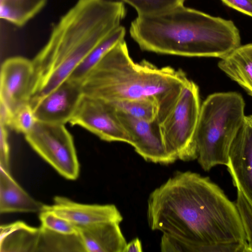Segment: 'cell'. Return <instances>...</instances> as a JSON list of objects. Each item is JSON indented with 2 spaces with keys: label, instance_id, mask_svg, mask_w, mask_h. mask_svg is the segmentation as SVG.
Instances as JSON below:
<instances>
[{
  "label": "cell",
  "instance_id": "cell-1",
  "mask_svg": "<svg viewBox=\"0 0 252 252\" xmlns=\"http://www.w3.org/2000/svg\"><path fill=\"white\" fill-rule=\"evenodd\" d=\"M152 230L174 239V252H246L247 242L235 203L208 177L178 172L148 199Z\"/></svg>",
  "mask_w": 252,
  "mask_h": 252
},
{
  "label": "cell",
  "instance_id": "cell-2",
  "mask_svg": "<svg viewBox=\"0 0 252 252\" xmlns=\"http://www.w3.org/2000/svg\"><path fill=\"white\" fill-rule=\"evenodd\" d=\"M123 2L77 0L53 27L48 40L32 60L31 99L42 97L67 79L90 52L120 26Z\"/></svg>",
  "mask_w": 252,
  "mask_h": 252
},
{
  "label": "cell",
  "instance_id": "cell-3",
  "mask_svg": "<svg viewBox=\"0 0 252 252\" xmlns=\"http://www.w3.org/2000/svg\"><path fill=\"white\" fill-rule=\"evenodd\" d=\"M129 33L141 49L158 54L222 59L240 46L234 23L184 5L138 15Z\"/></svg>",
  "mask_w": 252,
  "mask_h": 252
},
{
  "label": "cell",
  "instance_id": "cell-4",
  "mask_svg": "<svg viewBox=\"0 0 252 252\" xmlns=\"http://www.w3.org/2000/svg\"><path fill=\"white\" fill-rule=\"evenodd\" d=\"M181 69L158 68L148 61L135 63L125 39L110 49L81 82L83 94L107 102L152 98L160 123L190 82Z\"/></svg>",
  "mask_w": 252,
  "mask_h": 252
},
{
  "label": "cell",
  "instance_id": "cell-5",
  "mask_svg": "<svg viewBox=\"0 0 252 252\" xmlns=\"http://www.w3.org/2000/svg\"><path fill=\"white\" fill-rule=\"evenodd\" d=\"M245 101L236 92L216 93L201 105L195 133L197 158L205 171L226 166L230 149L244 121Z\"/></svg>",
  "mask_w": 252,
  "mask_h": 252
},
{
  "label": "cell",
  "instance_id": "cell-6",
  "mask_svg": "<svg viewBox=\"0 0 252 252\" xmlns=\"http://www.w3.org/2000/svg\"><path fill=\"white\" fill-rule=\"evenodd\" d=\"M200 108L198 87L190 81L159 124L166 150L177 160L189 161L197 158L195 133Z\"/></svg>",
  "mask_w": 252,
  "mask_h": 252
},
{
  "label": "cell",
  "instance_id": "cell-7",
  "mask_svg": "<svg viewBox=\"0 0 252 252\" xmlns=\"http://www.w3.org/2000/svg\"><path fill=\"white\" fill-rule=\"evenodd\" d=\"M32 148L60 174L75 180L79 173V164L70 133L64 125L37 121L25 135Z\"/></svg>",
  "mask_w": 252,
  "mask_h": 252
},
{
  "label": "cell",
  "instance_id": "cell-8",
  "mask_svg": "<svg viewBox=\"0 0 252 252\" xmlns=\"http://www.w3.org/2000/svg\"><path fill=\"white\" fill-rule=\"evenodd\" d=\"M34 77L32 61L18 56L3 62L0 70V118L5 123L16 108L30 102Z\"/></svg>",
  "mask_w": 252,
  "mask_h": 252
},
{
  "label": "cell",
  "instance_id": "cell-9",
  "mask_svg": "<svg viewBox=\"0 0 252 252\" xmlns=\"http://www.w3.org/2000/svg\"><path fill=\"white\" fill-rule=\"evenodd\" d=\"M69 123L78 125L107 142L131 144V138L108 102L83 94Z\"/></svg>",
  "mask_w": 252,
  "mask_h": 252
},
{
  "label": "cell",
  "instance_id": "cell-10",
  "mask_svg": "<svg viewBox=\"0 0 252 252\" xmlns=\"http://www.w3.org/2000/svg\"><path fill=\"white\" fill-rule=\"evenodd\" d=\"M116 112L131 138L130 145L145 160L164 165L177 160L166 150L158 121H146Z\"/></svg>",
  "mask_w": 252,
  "mask_h": 252
},
{
  "label": "cell",
  "instance_id": "cell-11",
  "mask_svg": "<svg viewBox=\"0 0 252 252\" xmlns=\"http://www.w3.org/2000/svg\"><path fill=\"white\" fill-rule=\"evenodd\" d=\"M81 83L66 79L46 95L30 102L37 121L69 122L83 95Z\"/></svg>",
  "mask_w": 252,
  "mask_h": 252
},
{
  "label": "cell",
  "instance_id": "cell-12",
  "mask_svg": "<svg viewBox=\"0 0 252 252\" xmlns=\"http://www.w3.org/2000/svg\"><path fill=\"white\" fill-rule=\"evenodd\" d=\"M226 166L233 185L252 204V115L245 116L231 144Z\"/></svg>",
  "mask_w": 252,
  "mask_h": 252
},
{
  "label": "cell",
  "instance_id": "cell-13",
  "mask_svg": "<svg viewBox=\"0 0 252 252\" xmlns=\"http://www.w3.org/2000/svg\"><path fill=\"white\" fill-rule=\"evenodd\" d=\"M48 209L67 220L77 227L114 221L121 223L123 217L113 204H85L76 202L67 197L56 196Z\"/></svg>",
  "mask_w": 252,
  "mask_h": 252
},
{
  "label": "cell",
  "instance_id": "cell-14",
  "mask_svg": "<svg viewBox=\"0 0 252 252\" xmlns=\"http://www.w3.org/2000/svg\"><path fill=\"white\" fill-rule=\"evenodd\" d=\"M120 223L109 221L78 227L87 252H123L127 243Z\"/></svg>",
  "mask_w": 252,
  "mask_h": 252
},
{
  "label": "cell",
  "instance_id": "cell-15",
  "mask_svg": "<svg viewBox=\"0 0 252 252\" xmlns=\"http://www.w3.org/2000/svg\"><path fill=\"white\" fill-rule=\"evenodd\" d=\"M45 205L32 197L11 176L0 168V212L40 213Z\"/></svg>",
  "mask_w": 252,
  "mask_h": 252
},
{
  "label": "cell",
  "instance_id": "cell-16",
  "mask_svg": "<svg viewBox=\"0 0 252 252\" xmlns=\"http://www.w3.org/2000/svg\"><path fill=\"white\" fill-rule=\"evenodd\" d=\"M218 66L252 96V43L235 49L221 59Z\"/></svg>",
  "mask_w": 252,
  "mask_h": 252
},
{
  "label": "cell",
  "instance_id": "cell-17",
  "mask_svg": "<svg viewBox=\"0 0 252 252\" xmlns=\"http://www.w3.org/2000/svg\"><path fill=\"white\" fill-rule=\"evenodd\" d=\"M0 252H37L39 228L23 221L2 225L0 228Z\"/></svg>",
  "mask_w": 252,
  "mask_h": 252
},
{
  "label": "cell",
  "instance_id": "cell-18",
  "mask_svg": "<svg viewBox=\"0 0 252 252\" xmlns=\"http://www.w3.org/2000/svg\"><path fill=\"white\" fill-rule=\"evenodd\" d=\"M125 28L121 25L103 39L85 58L68 79L81 83L104 56L114 46L125 39Z\"/></svg>",
  "mask_w": 252,
  "mask_h": 252
},
{
  "label": "cell",
  "instance_id": "cell-19",
  "mask_svg": "<svg viewBox=\"0 0 252 252\" xmlns=\"http://www.w3.org/2000/svg\"><path fill=\"white\" fill-rule=\"evenodd\" d=\"M47 0H0V17L22 27L37 14Z\"/></svg>",
  "mask_w": 252,
  "mask_h": 252
},
{
  "label": "cell",
  "instance_id": "cell-20",
  "mask_svg": "<svg viewBox=\"0 0 252 252\" xmlns=\"http://www.w3.org/2000/svg\"><path fill=\"white\" fill-rule=\"evenodd\" d=\"M37 252H86L79 233L64 234L39 228Z\"/></svg>",
  "mask_w": 252,
  "mask_h": 252
},
{
  "label": "cell",
  "instance_id": "cell-21",
  "mask_svg": "<svg viewBox=\"0 0 252 252\" xmlns=\"http://www.w3.org/2000/svg\"><path fill=\"white\" fill-rule=\"evenodd\" d=\"M108 102L117 111L139 119L148 121L156 120L158 121V105L156 100L153 98L122 100Z\"/></svg>",
  "mask_w": 252,
  "mask_h": 252
},
{
  "label": "cell",
  "instance_id": "cell-22",
  "mask_svg": "<svg viewBox=\"0 0 252 252\" xmlns=\"http://www.w3.org/2000/svg\"><path fill=\"white\" fill-rule=\"evenodd\" d=\"M186 0H119L132 6L138 15L157 14L184 5Z\"/></svg>",
  "mask_w": 252,
  "mask_h": 252
},
{
  "label": "cell",
  "instance_id": "cell-23",
  "mask_svg": "<svg viewBox=\"0 0 252 252\" xmlns=\"http://www.w3.org/2000/svg\"><path fill=\"white\" fill-rule=\"evenodd\" d=\"M37 121L33 109L29 102L16 108L5 124L16 132L25 135L33 128Z\"/></svg>",
  "mask_w": 252,
  "mask_h": 252
},
{
  "label": "cell",
  "instance_id": "cell-24",
  "mask_svg": "<svg viewBox=\"0 0 252 252\" xmlns=\"http://www.w3.org/2000/svg\"><path fill=\"white\" fill-rule=\"evenodd\" d=\"M41 226L57 233L74 234L78 233V227L67 220L46 208L39 213Z\"/></svg>",
  "mask_w": 252,
  "mask_h": 252
},
{
  "label": "cell",
  "instance_id": "cell-25",
  "mask_svg": "<svg viewBox=\"0 0 252 252\" xmlns=\"http://www.w3.org/2000/svg\"><path fill=\"white\" fill-rule=\"evenodd\" d=\"M237 190L235 205L246 236L247 252H252V204L241 190Z\"/></svg>",
  "mask_w": 252,
  "mask_h": 252
},
{
  "label": "cell",
  "instance_id": "cell-26",
  "mask_svg": "<svg viewBox=\"0 0 252 252\" xmlns=\"http://www.w3.org/2000/svg\"><path fill=\"white\" fill-rule=\"evenodd\" d=\"M0 168L9 172L8 126L3 121L0 120Z\"/></svg>",
  "mask_w": 252,
  "mask_h": 252
},
{
  "label": "cell",
  "instance_id": "cell-27",
  "mask_svg": "<svg viewBox=\"0 0 252 252\" xmlns=\"http://www.w3.org/2000/svg\"><path fill=\"white\" fill-rule=\"evenodd\" d=\"M228 6L252 17V0H221Z\"/></svg>",
  "mask_w": 252,
  "mask_h": 252
},
{
  "label": "cell",
  "instance_id": "cell-28",
  "mask_svg": "<svg viewBox=\"0 0 252 252\" xmlns=\"http://www.w3.org/2000/svg\"><path fill=\"white\" fill-rule=\"evenodd\" d=\"M143 251L142 242L138 238H136L127 243L123 252H141Z\"/></svg>",
  "mask_w": 252,
  "mask_h": 252
}]
</instances>
